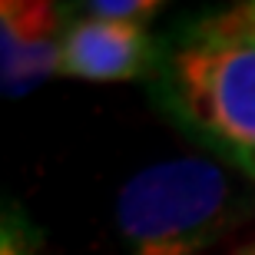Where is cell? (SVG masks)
Instances as JSON below:
<instances>
[{"instance_id": "1", "label": "cell", "mask_w": 255, "mask_h": 255, "mask_svg": "<svg viewBox=\"0 0 255 255\" xmlns=\"http://www.w3.org/2000/svg\"><path fill=\"white\" fill-rule=\"evenodd\" d=\"M152 100L189 139L255 182V27L246 3L192 17L166 40Z\"/></svg>"}, {"instance_id": "2", "label": "cell", "mask_w": 255, "mask_h": 255, "mask_svg": "<svg viewBox=\"0 0 255 255\" xmlns=\"http://www.w3.org/2000/svg\"><path fill=\"white\" fill-rule=\"evenodd\" d=\"M236 189L209 156L162 159L116 192V232L126 255H202L229 229Z\"/></svg>"}, {"instance_id": "3", "label": "cell", "mask_w": 255, "mask_h": 255, "mask_svg": "<svg viewBox=\"0 0 255 255\" xmlns=\"http://www.w3.org/2000/svg\"><path fill=\"white\" fill-rule=\"evenodd\" d=\"M166 57V40L139 23H116L100 17H73L60 47V73L93 83L156 80Z\"/></svg>"}, {"instance_id": "4", "label": "cell", "mask_w": 255, "mask_h": 255, "mask_svg": "<svg viewBox=\"0 0 255 255\" xmlns=\"http://www.w3.org/2000/svg\"><path fill=\"white\" fill-rule=\"evenodd\" d=\"M70 17L60 3L3 0L0 3V90L27 96L60 73V47Z\"/></svg>"}, {"instance_id": "5", "label": "cell", "mask_w": 255, "mask_h": 255, "mask_svg": "<svg viewBox=\"0 0 255 255\" xmlns=\"http://www.w3.org/2000/svg\"><path fill=\"white\" fill-rule=\"evenodd\" d=\"M159 0H96V3H86V13L100 20H116V23H139L146 27L152 17L162 13Z\"/></svg>"}, {"instance_id": "6", "label": "cell", "mask_w": 255, "mask_h": 255, "mask_svg": "<svg viewBox=\"0 0 255 255\" xmlns=\"http://www.w3.org/2000/svg\"><path fill=\"white\" fill-rule=\"evenodd\" d=\"M236 255H255V242H249V246L246 249H239V252Z\"/></svg>"}, {"instance_id": "7", "label": "cell", "mask_w": 255, "mask_h": 255, "mask_svg": "<svg viewBox=\"0 0 255 255\" xmlns=\"http://www.w3.org/2000/svg\"><path fill=\"white\" fill-rule=\"evenodd\" d=\"M246 13H249V20H252V27H255V3H246Z\"/></svg>"}]
</instances>
